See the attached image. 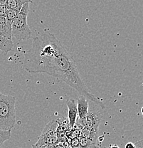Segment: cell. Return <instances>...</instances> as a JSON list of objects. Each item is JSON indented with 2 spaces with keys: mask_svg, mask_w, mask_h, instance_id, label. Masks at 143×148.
I'll return each instance as SVG.
<instances>
[{
  "mask_svg": "<svg viewBox=\"0 0 143 148\" xmlns=\"http://www.w3.org/2000/svg\"><path fill=\"white\" fill-rule=\"evenodd\" d=\"M29 1V0H7L6 7L7 9L22 8L24 4Z\"/></svg>",
  "mask_w": 143,
  "mask_h": 148,
  "instance_id": "8fae6325",
  "label": "cell"
},
{
  "mask_svg": "<svg viewBox=\"0 0 143 148\" xmlns=\"http://www.w3.org/2000/svg\"><path fill=\"white\" fill-rule=\"evenodd\" d=\"M98 136V130H94L88 127H83L81 130V137L86 138L89 141L96 144Z\"/></svg>",
  "mask_w": 143,
  "mask_h": 148,
  "instance_id": "9c48e42d",
  "label": "cell"
},
{
  "mask_svg": "<svg viewBox=\"0 0 143 148\" xmlns=\"http://www.w3.org/2000/svg\"><path fill=\"white\" fill-rule=\"evenodd\" d=\"M21 8H16L14 9H7V13H6L5 18L7 20V23L12 25V22L14 20V18H16V16H17L18 14L19 13V12L21 11Z\"/></svg>",
  "mask_w": 143,
  "mask_h": 148,
  "instance_id": "7c38bea8",
  "label": "cell"
},
{
  "mask_svg": "<svg viewBox=\"0 0 143 148\" xmlns=\"http://www.w3.org/2000/svg\"><path fill=\"white\" fill-rule=\"evenodd\" d=\"M108 148H120V147H118V145H110Z\"/></svg>",
  "mask_w": 143,
  "mask_h": 148,
  "instance_id": "44dd1931",
  "label": "cell"
},
{
  "mask_svg": "<svg viewBox=\"0 0 143 148\" xmlns=\"http://www.w3.org/2000/svg\"><path fill=\"white\" fill-rule=\"evenodd\" d=\"M16 98L0 92V130H11L16 123Z\"/></svg>",
  "mask_w": 143,
  "mask_h": 148,
  "instance_id": "7a4b0ae2",
  "label": "cell"
},
{
  "mask_svg": "<svg viewBox=\"0 0 143 148\" xmlns=\"http://www.w3.org/2000/svg\"><path fill=\"white\" fill-rule=\"evenodd\" d=\"M0 36L12 39V25L7 23L5 16H0Z\"/></svg>",
  "mask_w": 143,
  "mask_h": 148,
  "instance_id": "ba28073f",
  "label": "cell"
},
{
  "mask_svg": "<svg viewBox=\"0 0 143 148\" xmlns=\"http://www.w3.org/2000/svg\"><path fill=\"white\" fill-rule=\"evenodd\" d=\"M57 127L58 123L56 120L49 122L43 130L42 133L38 137V141L35 145L38 146L47 145H55L60 143V138L56 132Z\"/></svg>",
  "mask_w": 143,
  "mask_h": 148,
  "instance_id": "277c9868",
  "label": "cell"
},
{
  "mask_svg": "<svg viewBox=\"0 0 143 148\" xmlns=\"http://www.w3.org/2000/svg\"><path fill=\"white\" fill-rule=\"evenodd\" d=\"M12 136L11 130H0V146L2 145L7 140H10Z\"/></svg>",
  "mask_w": 143,
  "mask_h": 148,
  "instance_id": "5bb4252c",
  "label": "cell"
},
{
  "mask_svg": "<svg viewBox=\"0 0 143 148\" xmlns=\"http://www.w3.org/2000/svg\"><path fill=\"white\" fill-rule=\"evenodd\" d=\"M31 147L32 148H53L54 145H47L38 146V145H33Z\"/></svg>",
  "mask_w": 143,
  "mask_h": 148,
  "instance_id": "2e32d148",
  "label": "cell"
},
{
  "mask_svg": "<svg viewBox=\"0 0 143 148\" xmlns=\"http://www.w3.org/2000/svg\"><path fill=\"white\" fill-rule=\"evenodd\" d=\"M68 107V118L69 127H73L76 125L78 117V109L77 104L74 99L70 98L66 102Z\"/></svg>",
  "mask_w": 143,
  "mask_h": 148,
  "instance_id": "8992f818",
  "label": "cell"
},
{
  "mask_svg": "<svg viewBox=\"0 0 143 148\" xmlns=\"http://www.w3.org/2000/svg\"><path fill=\"white\" fill-rule=\"evenodd\" d=\"M135 148H143V139L142 140L138 141L135 144Z\"/></svg>",
  "mask_w": 143,
  "mask_h": 148,
  "instance_id": "e0dca14e",
  "label": "cell"
},
{
  "mask_svg": "<svg viewBox=\"0 0 143 148\" xmlns=\"http://www.w3.org/2000/svg\"><path fill=\"white\" fill-rule=\"evenodd\" d=\"M80 148H96V144L89 141L86 138L80 137L78 139Z\"/></svg>",
  "mask_w": 143,
  "mask_h": 148,
  "instance_id": "4fadbf2b",
  "label": "cell"
},
{
  "mask_svg": "<svg viewBox=\"0 0 143 148\" xmlns=\"http://www.w3.org/2000/svg\"><path fill=\"white\" fill-rule=\"evenodd\" d=\"M103 118V114L99 109L95 108L94 107L88 109V112L83 119H79L77 122L83 127H88L94 130H98L100 123Z\"/></svg>",
  "mask_w": 143,
  "mask_h": 148,
  "instance_id": "5b68a950",
  "label": "cell"
},
{
  "mask_svg": "<svg viewBox=\"0 0 143 148\" xmlns=\"http://www.w3.org/2000/svg\"><path fill=\"white\" fill-rule=\"evenodd\" d=\"M22 66L30 73H45L64 81L86 99L105 108L103 101L88 88L75 60L54 34H44L34 38L31 47L24 53Z\"/></svg>",
  "mask_w": 143,
  "mask_h": 148,
  "instance_id": "6da1fadb",
  "label": "cell"
},
{
  "mask_svg": "<svg viewBox=\"0 0 143 148\" xmlns=\"http://www.w3.org/2000/svg\"><path fill=\"white\" fill-rule=\"evenodd\" d=\"M53 148H66V147H64V145H63L62 144L59 143V144L55 145L54 147H53Z\"/></svg>",
  "mask_w": 143,
  "mask_h": 148,
  "instance_id": "ffe728a7",
  "label": "cell"
},
{
  "mask_svg": "<svg viewBox=\"0 0 143 148\" xmlns=\"http://www.w3.org/2000/svg\"><path fill=\"white\" fill-rule=\"evenodd\" d=\"M141 112H142V115H143V107L142 108H141Z\"/></svg>",
  "mask_w": 143,
  "mask_h": 148,
  "instance_id": "7402d4cb",
  "label": "cell"
},
{
  "mask_svg": "<svg viewBox=\"0 0 143 148\" xmlns=\"http://www.w3.org/2000/svg\"><path fill=\"white\" fill-rule=\"evenodd\" d=\"M7 9L4 6H0V16H5Z\"/></svg>",
  "mask_w": 143,
  "mask_h": 148,
  "instance_id": "9a60e30c",
  "label": "cell"
},
{
  "mask_svg": "<svg viewBox=\"0 0 143 148\" xmlns=\"http://www.w3.org/2000/svg\"><path fill=\"white\" fill-rule=\"evenodd\" d=\"M6 4H7V0H0V6L6 7Z\"/></svg>",
  "mask_w": 143,
  "mask_h": 148,
  "instance_id": "d6986e66",
  "label": "cell"
},
{
  "mask_svg": "<svg viewBox=\"0 0 143 148\" xmlns=\"http://www.w3.org/2000/svg\"><path fill=\"white\" fill-rule=\"evenodd\" d=\"M30 3H32V1L29 0L24 4L19 13L12 22V36L18 41H27L31 36V31L27 24Z\"/></svg>",
  "mask_w": 143,
  "mask_h": 148,
  "instance_id": "3957f363",
  "label": "cell"
},
{
  "mask_svg": "<svg viewBox=\"0 0 143 148\" xmlns=\"http://www.w3.org/2000/svg\"><path fill=\"white\" fill-rule=\"evenodd\" d=\"M101 148H108V147H107L106 146H103V147H101Z\"/></svg>",
  "mask_w": 143,
  "mask_h": 148,
  "instance_id": "603a6c76",
  "label": "cell"
},
{
  "mask_svg": "<svg viewBox=\"0 0 143 148\" xmlns=\"http://www.w3.org/2000/svg\"><path fill=\"white\" fill-rule=\"evenodd\" d=\"M14 46V44L12 39H9V38L0 36V51L7 53L13 49Z\"/></svg>",
  "mask_w": 143,
  "mask_h": 148,
  "instance_id": "30bf717a",
  "label": "cell"
},
{
  "mask_svg": "<svg viewBox=\"0 0 143 148\" xmlns=\"http://www.w3.org/2000/svg\"><path fill=\"white\" fill-rule=\"evenodd\" d=\"M135 144L133 143H131V142L127 143V144L125 145V148H135Z\"/></svg>",
  "mask_w": 143,
  "mask_h": 148,
  "instance_id": "ac0fdd59",
  "label": "cell"
},
{
  "mask_svg": "<svg viewBox=\"0 0 143 148\" xmlns=\"http://www.w3.org/2000/svg\"><path fill=\"white\" fill-rule=\"evenodd\" d=\"M77 109H78V115L79 119H83L88 112L89 105L88 99H86L83 95H78L77 98Z\"/></svg>",
  "mask_w": 143,
  "mask_h": 148,
  "instance_id": "52a82bcc",
  "label": "cell"
}]
</instances>
